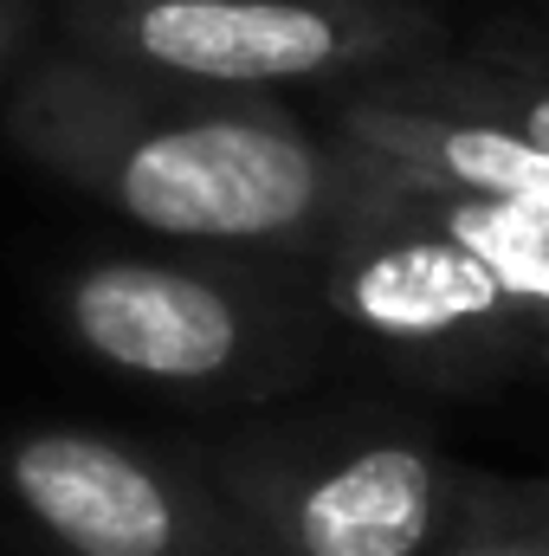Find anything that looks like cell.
Returning <instances> with one entry per match:
<instances>
[{"mask_svg":"<svg viewBox=\"0 0 549 556\" xmlns=\"http://www.w3.org/2000/svg\"><path fill=\"white\" fill-rule=\"evenodd\" d=\"M7 142L168 247L284 273H317L349 201V142L310 130L278 91L181 85L72 46L20 72Z\"/></svg>","mask_w":549,"mask_h":556,"instance_id":"cell-1","label":"cell"},{"mask_svg":"<svg viewBox=\"0 0 549 556\" xmlns=\"http://www.w3.org/2000/svg\"><path fill=\"white\" fill-rule=\"evenodd\" d=\"M65 337L111 376L162 395L272 402L323 363L330 311L284 266L233 253H91L59 278Z\"/></svg>","mask_w":549,"mask_h":556,"instance_id":"cell-2","label":"cell"},{"mask_svg":"<svg viewBox=\"0 0 549 556\" xmlns=\"http://www.w3.org/2000/svg\"><path fill=\"white\" fill-rule=\"evenodd\" d=\"M201 466L259 556H433L472 472L369 402L233 427L201 446Z\"/></svg>","mask_w":549,"mask_h":556,"instance_id":"cell-3","label":"cell"},{"mask_svg":"<svg viewBox=\"0 0 549 556\" xmlns=\"http://www.w3.org/2000/svg\"><path fill=\"white\" fill-rule=\"evenodd\" d=\"M317 298L336 330L375 343L433 389L549 376V324L531 317L472 247L433 227L388 162L349 149V201L317 253Z\"/></svg>","mask_w":549,"mask_h":556,"instance_id":"cell-4","label":"cell"},{"mask_svg":"<svg viewBox=\"0 0 549 556\" xmlns=\"http://www.w3.org/2000/svg\"><path fill=\"white\" fill-rule=\"evenodd\" d=\"M59 46L220 91H343L439 52L426 0H52Z\"/></svg>","mask_w":549,"mask_h":556,"instance_id":"cell-5","label":"cell"},{"mask_svg":"<svg viewBox=\"0 0 549 556\" xmlns=\"http://www.w3.org/2000/svg\"><path fill=\"white\" fill-rule=\"evenodd\" d=\"M0 492L59 556H253L201 453L26 427L0 446Z\"/></svg>","mask_w":549,"mask_h":556,"instance_id":"cell-6","label":"cell"},{"mask_svg":"<svg viewBox=\"0 0 549 556\" xmlns=\"http://www.w3.org/2000/svg\"><path fill=\"white\" fill-rule=\"evenodd\" d=\"M388 98L413 104H446L491 117L518 137L549 149V46H518V39H485L478 52H426L413 65H395L382 78H362Z\"/></svg>","mask_w":549,"mask_h":556,"instance_id":"cell-7","label":"cell"},{"mask_svg":"<svg viewBox=\"0 0 549 556\" xmlns=\"http://www.w3.org/2000/svg\"><path fill=\"white\" fill-rule=\"evenodd\" d=\"M395 181L408 188V201L446 227L459 247H472L485 260V273L498 278L531 317L549 324V207H518V201H485V194H452L433 181H413L395 168Z\"/></svg>","mask_w":549,"mask_h":556,"instance_id":"cell-8","label":"cell"},{"mask_svg":"<svg viewBox=\"0 0 549 556\" xmlns=\"http://www.w3.org/2000/svg\"><path fill=\"white\" fill-rule=\"evenodd\" d=\"M433 556H549V479L465 472L459 518Z\"/></svg>","mask_w":549,"mask_h":556,"instance_id":"cell-9","label":"cell"},{"mask_svg":"<svg viewBox=\"0 0 549 556\" xmlns=\"http://www.w3.org/2000/svg\"><path fill=\"white\" fill-rule=\"evenodd\" d=\"M39 33V0H0V72L33 46Z\"/></svg>","mask_w":549,"mask_h":556,"instance_id":"cell-10","label":"cell"},{"mask_svg":"<svg viewBox=\"0 0 549 556\" xmlns=\"http://www.w3.org/2000/svg\"><path fill=\"white\" fill-rule=\"evenodd\" d=\"M253 556H259V551H253Z\"/></svg>","mask_w":549,"mask_h":556,"instance_id":"cell-11","label":"cell"}]
</instances>
